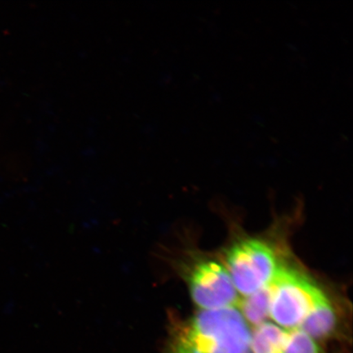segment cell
Instances as JSON below:
<instances>
[{
  "label": "cell",
  "instance_id": "6da1fadb",
  "mask_svg": "<svg viewBox=\"0 0 353 353\" xmlns=\"http://www.w3.org/2000/svg\"><path fill=\"white\" fill-rule=\"evenodd\" d=\"M252 333L236 307L201 310L178 327L162 353H246Z\"/></svg>",
  "mask_w": 353,
  "mask_h": 353
},
{
  "label": "cell",
  "instance_id": "7a4b0ae2",
  "mask_svg": "<svg viewBox=\"0 0 353 353\" xmlns=\"http://www.w3.org/2000/svg\"><path fill=\"white\" fill-rule=\"evenodd\" d=\"M269 316L285 330L299 329L323 293L306 275L293 268L279 267L269 284Z\"/></svg>",
  "mask_w": 353,
  "mask_h": 353
},
{
  "label": "cell",
  "instance_id": "3957f363",
  "mask_svg": "<svg viewBox=\"0 0 353 353\" xmlns=\"http://www.w3.org/2000/svg\"><path fill=\"white\" fill-rule=\"evenodd\" d=\"M227 265L237 293L245 297L270 284L280 267L274 251L257 239L235 243L228 251Z\"/></svg>",
  "mask_w": 353,
  "mask_h": 353
},
{
  "label": "cell",
  "instance_id": "277c9868",
  "mask_svg": "<svg viewBox=\"0 0 353 353\" xmlns=\"http://www.w3.org/2000/svg\"><path fill=\"white\" fill-rule=\"evenodd\" d=\"M188 282L194 303L202 310L236 307L240 301L228 269L218 262L196 263L188 272Z\"/></svg>",
  "mask_w": 353,
  "mask_h": 353
},
{
  "label": "cell",
  "instance_id": "5b68a950",
  "mask_svg": "<svg viewBox=\"0 0 353 353\" xmlns=\"http://www.w3.org/2000/svg\"><path fill=\"white\" fill-rule=\"evenodd\" d=\"M338 327L336 312L323 292L308 312L299 329L314 339L332 337Z\"/></svg>",
  "mask_w": 353,
  "mask_h": 353
},
{
  "label": "cell",
  "instance_id": "8992f818",
  "mask_svg": "<svg viewBox=\"0 0 353 353\" xmlns=\"http://www.w3.org/2000/svg\"><path fill=\"white\" fill-rule=\"evenodd\" d=\"M288 330L264 322L256 327L251 338L250 351L252 353H283L284 344Z\"/></svg>",
  "mask_w": 353,
  "mask_h": 353
},
{
  "label": "cell",
  "instance_id": "52a82bcc",
  "mask_svg": "<svg viewBox=\"0 0 353 353\" xmlns=\"http://www.w3.org/2000/svg\"><path fill=\"white\" fill-rule=\"evenodd\" d=\"M270 288L269 285L257 292L245 297L237 304L247 323L258 327L266 322L270 312Z\"/></svg>",
  "mask_w": 353,
  "mask_h": 353
},
{
  "label": "cell",
  "instance_id": "ba28073f",
  "mask_svg": "<svg viewBox=\"0 0 353 353\" xmlns=\"http://www.w3.org/2000/svg\"><path fill=\"white\" fill-rule=\"evenodd\" d=\"M283 353H325L316 339L301 329L288 330Z\"/></svg>",
  "mask_w": 353,
  "mask_h": 353
},
{
  "label": "cell",
  "instance_id": "9c48e42d",
  "mask_svg": "<svg viewBox=\"0 0 353 353\" xmlns=\"http://www.w3.org/2000/svg\"><path fill=\"white\" fill-rule=\"evenodd\" d=\"M246 353H252V352H251V351L250 350V351L247 352Z\"/></svg>",
  "mask_w": 353,
  "mask_h": 353
}]
</instances>
